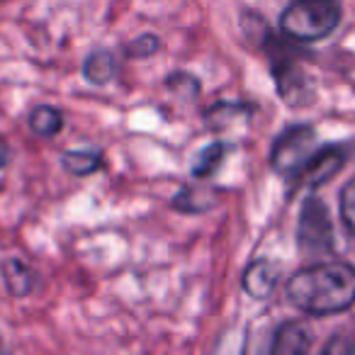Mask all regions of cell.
Returning <instances> with one entry per match:
<instances>
[{
	"label": "cell",
	"mask_w": 355,
	"mask_h": 355,
	"mask_svg": "<svg viewBox=\"0 0 355 355\" xmlns=\"http://www.w3.org/2000/svg\"><path fill=\"white\" fill-rule=\"evenodd\" d=\"M30 129L42 139H51L64 129V114L51 105H37L30 112Z\"/></svg>",
	"instance_id": "30bf717a"
},
{
	"label": "cell",
	"mask_w": 355,
	"mask_h": 355,
	"mask_svg": "<svg viewBox=\"0 0 355 355\" xmlns=\"http://www.w3.org/2000/svg\"><path fill=\"white\" fill-rule=\"evenodd\" d=\"M117 73V61H114L112 51L107 49H95L88 59L83 61V76L93 85H105L114 78Z\"/></svg>",
	"instance_id": "9c48e42d"
},
{
	"label": "cell",
	"mask_w": 355,
	"mask_h": 355,
	"mask_svg": "<svg viewBox=\"0 0 355 355\" xmlns=\"http://www.w3.org/2000/svg\"><path fill=\"white\" fill-rule=\"evenodd\" d=\"M6 163H8V146L3 141H0V168L6 166Z\"/></svg>",
	"instance_id": "d6986e66"
},
{
	"label": "cell",
	"mask_w": 355,
	"mask_h": 355,
	"mask_svg": "<svg viewBox=\"0 0 355 355\" xmlns=\"http://www.w3.org/2000/svg\"><path fill=\"white\" fill-rule=\"evenodd\" d=\"M340 219H343L345 229L355 236V178L340 190Z\"/></svg>",
	"instance_id": "9a60e30c"
},
{
	"label": "cell",
	"mask_w": 355,
	"mask_h": 355,
	"mask_svg": "<svg viewBox=\"0 0 355 355\" xmlns=\"http://www.w3.org/2000/svg\"><path fill=\"white\" fill-rule=\"evenodd\" d=\"M311 348V331L302 321H285L277 326L275 336H272L270 350L272 353H290L300 355Z\"/></svg>",
	"instance_id": "8992f818"
},
{
	"label": "cell",
	"mask_w": 355,
	"mask_h": 355,
	"mask_svg": "<svg viewBox=\"0 0 355 355\" xmlns=\"http://www.w3.org/2000/svg\"><path fill=\"white\" fill-rule=\"evenodd\" d=\"M3 272H6V277H8V290H10L15 297H25L27 292L32 290L35 275H32V270L22 261H17V258H10V261H6V266H3Z\"/></svg>",
	"instance_id": "4fadbf2b"
},
{
	"label": "cell",
	"mask_w": 355,
	"mask_h": 355,
	"mask_svg": "<svg viewBox=\"0 0 355 355\" xmlns=\"http://www.w3.org/2000/svg\"><path fill=\"white\" fill-rule=\"evenodd\" d=\"M168 88L175 90V93H183V90H188L190 100L195 98V95L200 93V80L193 78L190 73H175L168 78Z\"/></svg>",
	"instance_id": "e0dca14e"
},
{
	"label": "cell",
	"mask_w": 355,
	"mask_h": 355,
	"mask_svg": "<svg viewBox=\"0 0 355 355\" xmlns=\"http://www.w3.org/2000/svg\"><path fill=\"white\" fill-rule=\"evenodd\" d=\"M287 297L304 314H340L355 304V268L340 261L306 266L287 280Z\"/></svg>",
	"instance_id": "6da1fadb"
},
{
	"label": "cell",
	"mask_w": 355,
	"mask_h": 355,
	"mask_svg": "<svg viewBox=\"0 0 355 355\" xmlns=\"http://www.w3.org/2000/svg\"><path fill=\"white\" fill-rule=\"evenodd\" d=\"M0 350H3V343H0Z\"/></svg>",
	"instance_id": "ffe728a7"
},
{
	"label": "cell",
	"mask_w": 355,
	"mask_h": 355,
	"mask_svg": "<svg viewBox=\"0 0 355 355\" xmlns=\"http://www.w3.org/2000/svg\"><path fill=\"white\" fill-rule=\"evenodd\" d=\"M277 285V268L268 258H258L243 272V290L256 300H266Z\"/></svg>",
	"instance_id": "52a82bcc"
},
{
	"label": "cell",
	"mask_w": 355,
	"mask_h": 355,
	"mask_svg": "<svg viewBox=\"0 0 355 355\" xmlns=\"http://www.w3.org/2000/svg\"><path fill=\"white\" fill-rule=\"evenodd\" d=\"M345 156L348 153L343 146L316 148L309 161L292 175V183H295V188H319L345 166Z\"/></svg>",
	"instance_id": "5b68a950"
},
{
	"label": "cell",
	"mask_w": 355,
	"mask_h": 355,
	"mask_svg": "<svg viewBox=\"0 0 355 355\" xmlns=\"http://www.w3.org/2000/svg\"><path fill=\"white\" fill-rule=\"evenodd\" d=\"M251 112H253L251 105L217 103L207 110V122H209V127H214V129H224V127H229V122H232L234 117H239V114H251Z\"/></svg>",
	"instance_id": "5bb4252c"
},
{
	"label": "cell",
	"mask_w": 355,
	"mask_h": 355,
	"mask_svg": "<svg viewBox=\"0 0 355 355\" xmlns=\"http://www.w3.org/2000/svg\"><path fill=\"white\" fill-rule=\"evenodd\" d=\"M316 151V129L311 124H295L287 127L272 141L270 166L275 173L292 178Z\"/></svg>",
	"instance_id": "277c9868"
},
{
	"label": "cell",
	"mask_w": 355,
	"mask_h": 355,
	"mask_svg": "<svg viewBox=\"0 0 355 355\" xmlns=\"http://www.w3.org/2000/svg\"><path fill=\"white\" fill-rule=\"evenodd\" d=\"M64 168L71 175H90L103 166V153L100 151H66L61 156Z\"/></svg>",
	"instance_id": "7c38bea8"
},
{
	"label": "cell",
	"mask_w": 355,
	"mask_h": 355,
	"mask_svg": "<svg viewBox=\"0 0 355 355\" xmlns=\"http://www.w3.org/2000/svg\"><path fill=\"white\" fill-rule=\"evenodd\" d=\"M229 144L224 141H212L209 146H205L202 151L198 153V158H195V166H193V178L195 180H205V178L214 175L217 173V168L222 166L224 156L229 153Z\"/></svg>",
	"instance_id": "8fae6325"
},
{
	"label": "cell",
	"mask_w": 355,
	"mask_h": 355,
	"mask_svg": "<svg viewBox=\"0 0 355 355\" xmlns=\"http://www.w3.org/2000/svg\"><path fill=\"white\" fill-rule=\"evenodd\" d=\"M158 46H161L158 37L141 35V37H137V40L127 44V56H132V59H148V56L156 54Z\"/></svg>",
	"instance_id": "2e32d148"
},
{
	"label": "cell",
	"mask_w": 355,
	"mask_h": 355,
	"mask_svg": "<svg viewBox=\"0 0 355 355\" xmlns=\"http://www.w3.org/2000/svg\"><path fill=\"white\" fill-rule=\"evenodd\" d=\"M297 243L304 256H329L334 251V227L326 205L316 195H309L302 205L300 227H297Z\"/></svg>",
	"instance_id": "3957f363"
},
{
	"label": "cell",
	"mask_w": 355,
	"mask_h": 355,
	"mask_svg": "<svg viewBox=\"0 0 355 355\" xmlns=\"http://www.w3.org/2000/svg\"><path fill=\"white\" fill-rule=\"evenodd\" d=\"M340 0H292L280 15V30L295 42H319L338 27Z\"/></svg>",
	"instance_id": "7a4b0ae2"
},
{
	"label": "cell",
	"mask_w": 355,
	"mask_h": 355,
	"mask_svg": "<svg viewBox=\"0 0 355 355\" xmlns=\"http://www.w3.org/2000/svg\"><path fill=\"white\" fill-rule=\"evenodd\" d=\"M321 350H324L326 355H331V353H353V350H355V338H353V336L338 334V336H334V338H331Z\"/></svg>",
	"instance_id": "ac0fdd59"
},
{
	"label": "cell",
	"mask_w": 355,
	"mask_h": 355,
	"mask_svg": "<svg viewBox=\"0 0 355 355\" xmlns=\"http://www.w3.org/2000/svg\"><path fill=\"white\" fill-rule=\"evenodd\" d=\"M214 202H217V195H214V190L205 188V185H183L173 198V207L185 214L207 212V209L214 207Z\"/></svg>",
	"instance_id": "ba28073f"
}]
</instances>
